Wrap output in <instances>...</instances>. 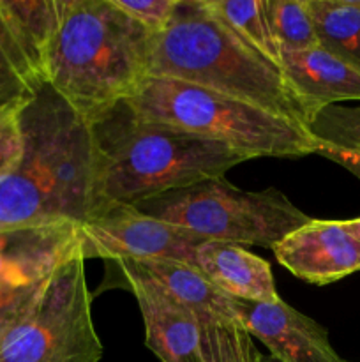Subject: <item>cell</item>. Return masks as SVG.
I'll return each mask as SVG.
<instances>
[{
	"label": "cell",
	"instance_id": "obj_12",
	"mask_svg": "<svg viewBox=\"0 0 360 362\" xmlns=\"http://www.w3.org/2000/svg\"><path fill=\"white\" fill-rule=\"evenodd\" d=\"M80 250V226L0 230V290L48 278Z\"/></svg>",
	"mask_w": 360,
	"mask_h": 362
},
{
	"label": "cell",
	"instance_id": "obj_16",
	"mask_svg": "<svg viewBox=\"0 0 360 362\" xmlns=\"http://www.w3.org/2000/svg\"><path fill=\"white\" fill-rule=\"evenodd\" d=\"M161 288L196 315L198 322L207 318L236 320L233 297L215 286L196 265L173 260H133ZM239 322V320H236Z\"/></svg>",
	"mask_w": 360,
	"mask_h": 362
},
{
	"label": "cell",
	"instance_id": "obj_5",
	"mask_svg": "<svg viewBox=\"0 0 360 362\" xmlns=\"http://www.w3.org/2000/svg\"><path fill=\"white\" fill-rule=\"evenodd\" d=\"M127 101L143 119L228 145L251 159L304 158L320 151V141L300 124L173 78L147 76Z\"/></svg>",
	"mask_w": 360,
	"mask_h": 362
},
{
	"label": "cell",
	"instance_id": "obj_7",
	"mask_svg": "<svg viewBox=\"0 0 360 362\" xmlns=\"http://www.w3.org/2000/svg\"><path fill=\"white\" fill-rule=\"evenodd\" d=\"M85 258L74 251L52 272L32 310L0 341V362H99Z\"/></svg>",
	"mask_w": 360,
	"mask_h": 362
},
{
	"label": "cell",
	"instance_id": "obj_17",
	"mask_svg": "<svg viewBox=\"0 0 360 362\" xmlns=\"http://www.w3.org/2000/svg\"><path fill=\"white\" fill-rule=\"evenodd\" d=\"M321 48L360 71V0H307Z\"/></svg>",
	"mask_w": 360,
	"mask_h": 362
},
{
	"label": "cell",
	"instance_id": "obj_19",
	"mask_svg": "<svg viewBox=\"0 0 360 362\" xmlns=\"http://www.w3.org/2000/svg\"><path fill=\"white\" fill-rule=\"evenodd\" d=\"M249 332L236 320L207 318L200 322L201 362H261Z\"/></svg>",
	"mask_w": 360,
	"mask_h": 362
},
{
	"label": "cell",
	"instance_id": "obj_25",
	"mask_svg": "<svg viewBox=\"0 0 360 362\" xmlns=\"http://www.w3.org/2000/svg\"><path fill=\"white\" fill-rule=\"evenodd\" d=\"M23 148L20 110L0 112V177L18 161Z\"/></svg>",
	"mask_w": 360,
	"mask_h": 362
},
{
	"label": "cell",
	"instance_id": "obj_21",
	"mask_svg": "<svg viewBox=\"0 0 360 362\" xmlns=\"http://www.w3.org/2000/svg\"><path fill=\"white\" fill-rule=\"evenodd\" d=\"M39 88L0 18V112L21 110L34 99Z\"/></svg>",
	"mask_w": 360,
	"mask_h": 362
},
{
	"label": "cell",
	"instance_id": "obj_11",
	"mask_svg": "<svg viewBox=\"0 0 360 362\" xmlns=\"http://www.w3.org/2000/svg\"><path fill=\"white\" fill-rule=\"evenodd\" d=\"M236 320L263 343L277 362H348L332 349L328 334L313 318L284 300L258 303L233 299Z\"/></svg>",
	"mask_w": 360,
	"mask_h": 362
},
{
	"label": "cell",
	"instance_id": "obj_20",
	"mask_svg": "<svg viewBox=\"0 0 360 362\" xmlns=\"http://www.w3.org/2000/svg\"><path fill=\"white\" fill-rule=\"evenodd\" d=\"M265 11L281 52H304L320 46L307 0H265Z\"/></svg>",
	"mask_w": 360,
	"mask_h": 362
},
{
	"label": "cell",
	"instance_id": "obj_15",
	"mask_svg": "<svg viewBox=\"0 0 360 362\" xmlns=\"http://www.w3.org/2000/svg\"><path fill=\"white\" fill-rule=\"evenodd\" d=\"M66 0H0V18L35 83H48V60Z\"/></svg>",
	"mask_w": 360,
	"mask_h": 362
},
{
	"label": "cell",
	"instance_id": "obj_14",
	"mask_svg": "<svg viewBox=\"0 0 360 362\" xmlns=\"http://www.w3.org/2000/svg\"><path fill=\"white\" fill-rule=\"evenodd\" d=\"M194 265L233 299L277 303L270 264L242 246L203 240L194 253Z\"/></svg>",
	"mask_w": 360,
	"mask_h": 362
},
{
	"label": "cell",
	"instance_id": "obj_26",
	"mask_svg": "<svg viewBox=\"0 0 360 362\" xmlns=\"http://www.w3.org/2000/svg\"><path fill=\"white\" fill-rule=\"evenodd\" d=\"M316 154L337 163V165H341L342 168L348 170L349 173H353V175L360 180V151H346V148H335L327 147V145H320V151H318Z\"/></svg>",
	"mask_w": 360,
	"mask_h": 362
},
{
	"label": "cell",
	"instance_id": "obj_4",
	"mask_svg": "<svg viewBox=\"0 0 360 362\" xmlns=\"http://www.w3.org/2000/svg\"><path fill=\"white\" fill-rule=\"evenodd\" d=\"M152 35L115 0H66L48 83L90 120L148 76Z\"/></svg>",
	"mask_w": 360,
	"mask_h": 362
},
{
	"label": "cell",
	"instance_id": "obj_1",
	"mask_svg": "<svg viewBox=\"0 0 360 362\" xmlns=\"http://www.w3.org/2000/svg\"><path fill=\"white\" fill-rule=\"evenodd\" d=\"M20 124L23 148L0 177V230L85 225L99 207L88 119L44 83Z\"/></svg>",
	"mask_w": 360,
	"mask_h": 362
},
{
	"label": "cell",
	"instance_id": "obj_13",
	"mask_svg": "<svg viewBox=\"0 0 360 362\" xmlns=\"http://www.w3.org/2000/svg\"><path fill=\"white\" fill-rule=\"evenodd\" d=\"M279 66L311 120L328 106L360 101V71L321 46L281 52Z\"/></svg>",
	"mask_w": 360,
	"mask_h": 362
},
{
	"label": "cell",
	"instance_id": "obj_8",
	"mask_svg": "<svg viewBox=\"0 0 360 362\" xmlns=\"http://www.w3.org/2000/svg\"><path fill=\"white\" fill-rule=\"evenodd\" d=\"M201 243L189 230L141 214L133 205L108 204L80 226L85 260H173L194 265Z\"/></svg>",
	"mask_w": 360,
	"mask_h": 362
},
{
	"label": "cell",
	"instance_id": "obj_18",
	"mask_svg": "<svg viewBox=\"0 0 360 362\" xmlns=\"http://www.w3.org/2000/svg\"><path fill=\"white\" fill-rule=\"evenodd\" d=\"M215 14L244 41L279 66L281 49L268 23L265 0H207ZM281 67V66H279Z\"/></svg>",
	"mask_w": 360,
	"mask_h": 362
},
{
	"label": "cell",
	"instance_id": "obj_6",
	"mask_svg": "<svg viewBox=\"0 0 360 362\" xmlns=\"http://www.w3.org/2000/svg\"><path fill=\"white\" fill-rule=\"evenodd\" d=\"M141 214L186 228L203 240L274 250L311 221L275 187L244 191L224 177L173 189L133 204Z\"/></svg>",
	"mask_w": 360,
	"mask_h": 362
},
{
	"label": "cell",
	"instance_id": "obj_27",
	"mask_svg": "<svg viewBox=\"0 0 360 362\" xmlns=\"http://www.w3.org/2000/svg\"><path fill=\"white\" fill-rule=\"evenodd\" d=\"M261 362H277V361H275V359H272V357L268 356V357H263V359H261Z\"/></svg>",
	"mask_w": 360,
	"mask_h": 362
},
{
	"label": "cell",
	"instance_id": "obj_9",
	"mask_svg": "<svg viewBox=\"0 0 360 362\" xmlns=\"http://www.w3.org/2000/svg\"><path fill=\"white\" fill-rule=\"evenodd\" d=\"M272 251L275 260L299 279L330 285L360 271V218L311 219Z\"/></svg>",
	"mask_w": 360,
	"mask_h": 362
},
{
	"label": "cell",
	"instance_id": "obj_23",
	"mask_svg": "<svg viewBox=\"0 0 360 362\" xmlns=\"http://www.w3.org/2000/svg\"><path fill=\"white\" fill-rule=\"evenodd\" d=\"M48 278L37 279L28 285L9 286V288L0 290V341L37 303L46 283H48Z\"/></svg>",
	"mask_w": 360,
	"mask_h": 362
},
{
	"label": "cell",
	"instance_id": "obj_24",
	"mask_svg": "<svg viewBox=\"0 0 360 362\" xmlns=\"http://www.w3.org/2000/svg\"><path fill=\"white\" fill-rule=\"evenodd\" d=\"M179 0H115L116 6L131 18L143 25L152 34H157L172 20Z\"/></svg>",
	"mask_w": 360,
	"mask_h": 362
},
{
	"label": "cell",
	"instance_id": "obj_22",
	"mask_svg": "<svg viewBox=\"0 0 360 362\" xmlns=\"http://www.w3.org/2000/svg\"><path fill=\"white\" fill-rule=\"evenodd\" d=\"M309 133L320 145L360 151V106H328L309 124Z\"/></svg>",
	"mask_w": 360,
	"mask_h": 362
},
{
	"label": "cell",
	"instance_id": "obj_10",
	"mask_svg": "<svg viewBox=\"0 0 360 362\" xmlns=\"http://www.w3.org/2000/svg\"><path fill=\"white\" fill-rule=\"evenodd\" d=\"M115 264L140 306L148 349L161 362H201L196 315L173 299L133 260Z\"/></svg>",
	"mask_w": 360,
	"mask_h": 362
},
{
	"label": "cell",
	"instance_id": "obj_3",
	"mask_svg": "<svg viewBox=\"0 0 360 362\" xmlns=\"http://www.w3.org/2000/svg\"><path fill=\"white\" fill-rule=\"evenodd\" d=\"M148 76L173 78L249 103L309 129V115L282 69L244 41L207 0H179L152 35Z\"/></svg>",
	"mask_w": 360,
	"mask_h": 362
},
{
	"label": "cell",
	"instance_id": "obj_2",
	"mask_svg": "<svg viewBox=\"0 0 360 362\" xmlns=\"http://www.w3.org/2000/svg\"><path fill=\"white\" fill-rule=\"evenodd\" d=\"M88 122L97 163V211L224 177L251 159L228 145L143 119L127 99Z\"/></svg>",
	"mask_w": 360,
	"mask_h": 362
}]
</instances>
